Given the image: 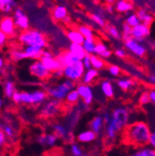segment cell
<instances>
[{
	"mask_svg": "<svg viewBox=\"0 0 155 156\" xmlns=\"http://www.w3.org/2000/svg\"><path fill=\"white\" fill-rule=\"evenodd\" d=\"M150 134L149 126L145 122L139 121L126 125L121 130L120 139L125 145L142 148L149 144Z\"/></svg>",
	"mask_w": 155,
	"mask_h": 156,
	"instance_id": "obj_1",
	"label": "cell"
},
{
	"mask_svg": "<svg viewBox=\"0 0 155 156\" xmlns=\"http://www.w3.org/2000/svg\"><path fill=\"white\" fill-rule=\"evenodd\" d=\"M19 40L25 46L37 47L42 49L47 46V40L45 35L37 30L23 31L19 35Z\"/></svg>",
	"mask_w": 155,
	"mask_h": 156,
	"instance_id": "obj_2",
	"label": "cell"
},
{
	"mask_svg": "<svg viewBox=\"0 0 155 156\" xmlns=\"http://www.w3.org/2000/svg\"><path fill=\"white\" fill-rule=\"evenodd\" d=\"M66 111V106L61 103L60 101H51L44 105L39 112V118L41 119H50L60 115L62 112Z\"/></svg>",
	"mask_w": 155,
	"mask_h": 156,
	"instance_id": "obj_3",
	"label": "cell"
},
{
	"mask_svg": "<svg viewBox=\"0 0 155 156\" xmlns=\"http://www.w3.org/2000/svg\"><path fill=\"white\" fill-rule=\"evenodd\" d=\"M75 87V84L73 81L66 80L63 83L53 87L48 88V95L53 97L57 101H62L66 97V95Z\"/></svg>",
	"mask_w": 155,
	"mask_h": 156,
	"instance_id": "obj_4",
	"label": "cell"
},
{
	"mask_svg": "<svg viewBox=\"0 0 155 156\" xmlns=\"http://www.w3.org/2000/svg\"><path fill=\"white\" fill-rule=\"evenodd\" d=\"M129 119V113L125 108H117L115 109L111 116L110 124H111L114 127L121 131L126 125Z\"/></svg>",
	"mask_w": 155,
	"mask_h": 156,
	"instance_id": "obj_5",
	"label": "cell"
},
{
	"mask_svg": "<svg viewBox=\"0 0 155 156\" xmlns=\"http://www.w3.org/2000/svg\"><path fill=\"white\" fill-rule=\"evenodd\" d=\"M85 67L83 65L82 61L76 62L73 65L66 66L62 68V74L67 77L71 81H77L82 78L85 73Z\"/></svg>",
	"mask_w": 155,
	"mask_h": 156,
	"instance_id": "obj_6",
	"label": "cell"
},
{
	"mask_svg": "<svg viewBox=\"0 0 155 156\" xmlns=\"http://www.w3.org/2000/svg\"><path fill=\"white\" fill-rule=\"evenodd\" d=\"M29 72L33 76L38 78V79H40V80H47L50 76V73L44 67L40 60L35 61L30 65Z\"/></svg>",
	"mask_w": 155,
	"mask_h": 156,
	"instance_id": "obj_7",
	"label": "cell"
},
{
	"mask_svg": "<svg viewBox=\"0 0 155 156\" xmlns=\"http://www.w3.org/2000/svg\"><path fill=\"white\" fill-rule=\"evenodd\" d=\"M125 46L128 50H130L133 54L137 55L138 57H143L147 53V49L142 45V43L135 40V39L132 37L125 39Z\"/></svg>",
	"mask_w": 155,
	"mask_h": 156,
	"instance_id": "obj_8",
	"label": "cell"
},
{
	"mask_svg": "<svg viewBox=\"0 0 155 156\" xmlns=\"http://www.w3.org/2000/svg\"><path fill=\"white\" fill-rule=\"evenodd\" d=\"M150 26L143 23H139L137 26L132 27L131 30V37L140 43H142V41L150 35Z\"/></svg>",
	"mask_w": 155,
	"mask_h": 156,
	"instance_id": "obj_9",
	"label": "cell"
},
{
	"mask_svg": "<svg viewBox=\"0 0 155 156\" xmlns=\"http://www.w3.org/2000/svg\"><path fill=\"white\" fill-rule=\"evenodd\" d=\"M13 20H14L15 26H17L19 29H21L23 31H26L29 29V25H30L29 19L25 15V13L23 9H16V10L14 11Z\"/></svg>",
	"mask_w": 155,
	"mask_h": 156,
	"instance_id": "obj_10",
	"label": "cell"
},
{
	"mask_svg": "<svg viewBox=\"0 0 155 156\" xmlns=\"http://www.w3.org/2000/svg\"><path fill=\"white\" fill-rule=\"evenodd\" d=\"M0 31H1L7 37L12 36L16 31V26L14 23L13 18L9 16L4 17L1 20V22H0Z\"/></svg>",
	"mask_w": 155,
	"mask_h": 156,
	"instance_id": "obj_11",
	"label": "cell"
},
{
	"mask_svg": "<svg viewBox=\"0 0 155 156\" xmlns=\"http://www.w3.org/2000/svg\"><path fill=\"white\" fill-rule=\"evenodd\" d=\"M40 62L43 63L44 67L49 72V73H55L59 70L62 69V66L61 65L60 62L57 60V58L52 57H41Z\"/></svg>",
	"mask_w": 155,
	"mask_h": 156,
	"instance_id": "obj_12",
	"label": "cell"
},
{
	"mask_svg": "<svg viewBox=\"0 0 155 156\" xmlns=\"http://www.w3.org/2000/svg\"><path fill=\"white\" fill-rule=\"evenodd\" d=\"M76 91L78 93L79 97L83 99V101L86 105H90L93 101V91L91 87L87 85L81 84L77 87Z\"/></svg>",
	"mask_w": 155,
	"mask_h": 156,
	"instance_id": "obj_13",
	"label": "cell"
},
{
	"mask_svg": "<svg viewBox=\"0 0 155 156\" xmlns=\"http://www.w3.org/2000/svg\"><path fill=\"white\" fill-rule=\"evenodd\" d=\"M57 60L60 62L61 65L63 67H66V66H71V65H73L76 62L80 61L77 56L73 53H72L71 51H66L62 54H61L59 57L57 58Z\"/></svg>",
	"mask_w": 155,
	"mask_h": 156,
	"instance_id": "obj_14",
	"label": "cell"
},
{
	"mask_svg": "<svg viewBox=\"0 0 155 156\" xmlns=\"http://www.w3.org/2000/svg\"><path fill=\"white\" fill-rule=\"evenodd\" d=\"M48 98V93L44 90H35L30 93L31 105H40Z\"/></svg>",
	"mask_w": 155,
	"mask_h": 156,
	"instance_id": "obj_15",
	"label": "cell"
},
{
	"mask_svg": "<svg viewBox=\"0 0 155 156\" xmlns=\"http://www.w3.org/2000/svg\"><path fill=\"white\" fill-rule=\"evenodd\" d=\"M23 51L24 54V58H37V60H39L42 55L43 49L37 47L26 46V48Z\"/></svg>",
	"mask_w": 155,
	"mask_h": 156,
	"instance_id": "obj_16",
	"label": "cell"
},
{
	"mask_svg": "<svg viewBox=\"0 0 155 156\" xmlns=\"http://www.w3.org/2000/svg\"><path fill=\"white\" fill-rule=\"evenodd\" d=\"M57 139L58 138L54 134H48V135L42 134L38 136L37 140L43 146H53L56 143Z\"/></svg>",
	"mask_w": 155,
	"mask_h": 156,
	"instance_id": "obj_17",
	"label": "cell"
},
{
	"mask_svg": "<svg viewBox=\"0 0 155 156\" xmlns=\"http://www.w3.org/2000/svg\"><path fill=\"white\" fill-rule=\"evenodd\" d=\"M54 135L58 139H63L65 140H70L69 136H71V133H69L68 128L64 127L62 125H55L54 126Z\"/></svg>",
	"mask_w": 155,
	"mask_h": 156,
	"instance_id": "obj_18",
	"label": "cell"
},
{
	"mask_svg": "<svg viewBox=\"0 0 155 156\" xmlns=\"http://www.w3.org/2000/svg\"><path fill=\"white\" fill-rule=\"evenodd\" d=\"M67 37L71 41V43H72V44L82 45L84 40H85V38L79 33L78 30H70V31H68L67 32Z\"/></svg>",
	"mask_w": 155,
	"mask_h": 156,
	"instance_id": "obj_19",
	"label": "cell"
},
{
	"mask_svg": "<svg viewBox=\"0 0 155 156\" xmlns=\"http://www.w3.org/2000/svg\"><path fill=\"white\" fill-rule=\"evenodd\" d=\"M52 16L56 21H63L66 17H68L67 9L64 6H57L52 11Z\"/></svg>",
	"mask_w": 155,
	"mask_h": 156,
	"instance_id": "obj_20",
	"label": "cell"
},
{
	"mask_svg": "<svg viewBox=\"0 0 155 156\" xmlns=\"http://www.w3.org/2000/svg\"><path fill=\"white\" fill-rule=\"evenodd\" d=\"M134 6L131 2L127 1V0H118L117 3L115 5V9L118 12L121 13H125L128 11L133 10Z\"/></svg>",
	"mask_w": 155,
	"mask_h": 156,
	"instance_id": "obj_21",
	"label": "cell"
},
{
	"mask_svg": "<svg viewBox=\"0 0 155 156\" xmlns=\"http://www.w3.org/2000/svg\"><path fill=\"white\" fill-rule=\"evenodd\" d=\"M138 16V18L139 19V21L141 23L143 24H146V25H150V23H152L153 21V17L151 14H150L149 12H147L145 9H139L138 12L136 13Z\"/></svg>",
	"mask_w": 155,
	"mask_h": 156,
	"instance_id": "obj_22",
	"label": "cell"
},
{
	"mask_svg": "<svg viewBox=\"0 0 155 156\" xmlns=\"http://www.w3.org/2000/svg\"><path fill=\"white\" fill-rule=\"evenodd\" d=\"M102 125H103V120L101 116H96L92 119V121L90 122V128L91 131H93L95 134L98 135L101 128H102Z\"/></svg>",
	"mask_w": 155,
	"mask_h": 156,
	"instance_id": "obj_23",
	"label": "cell"
},
{
	"mask_svg": "<svg viewBox=\"0 0 155 156\" xmlns=\"http://www.w3.org/2000/svg\"><path fill=\"white\" fill-rule=\"evenodd\" d=\"M96 139H97V134H95L91 130L82 132L78 135V136H77V140H78L80 142H91V141L95 140Z\"/></svg>",
	"mask_w": 155,
	"mask_h": 156,
	"instance_id": "obj_24",
	"label": "cell"
},
{
	"mask_svg": "<svg viewBox=\"0 0 155 156\" xmlns=\"http://www.w3.org/2000/svg\"><path fill=\"white\" fill-rule=\"evenodd\" d=\"M17 6L15 0H0V10L4 13H9Z\"/></svg>",
	"mask_w": 155,
	"mask_h": 156,
	"instance_id": "obj_25",
	"label": "cell"
},
{
	"mask_svg": "<svg viewBox=\"0 0 155 156\" xmlns=\"http://www.w3.org/2000/svg\"><path fill=\"white\" fill-rule=\"evenodd\" d=\"M98 74H99V73H98V70H95V69H93V68H91V69H88L86 72H85L84 73V76H82L83 77V79H82V81H83V84H85V85H88V84H90L95 78L98 76Z\"/></svg>",
	"mask_w": 155,
	"mask_h": 156,
	"instance_id": "obj_26",
	"label": "cell"
},
{
	"mask_svg": "<svg viewBox=\"0 0 155 156\" xmlns=\"http://www.w3.org/2000/svg\"><path fill=\"white\" fill-rule=\"evenodd\" d=\"M66 100H65V105L66 106H73L75 103H77L79 100V95L77 93L76 90H71L67 95H66Z\"/></svg>",
	"mask_w": 155,
	"mask_h": 156,
	"instance_id": "obj_27",
	"label": "cell"
},
{
	"mask_svg": "<svg viewBox=\"0 0 155 156\" xmlns=\"http://www.w3.org/2000/svg\"><path fill=\"white\" fill-rule=\"evenodd\" d=\"M69 51H71L72 53L75 54L77 56V58H79L80 61L83 60V58L86 56V52L83 49L82 45H78V44H71L69 47Z\"/></svg>",
	"mask_w": 155,
	"mask_h": 156,
	"instance_id": "obj_28",
	"label": "cell"
},
{
	"mask_svg": "<svg viewBox=\"0 0 155 156\" xmlns=\"http://www.w3.org/2000/svg\"><path fill=\"white\" fill-rule=\"evenodd\" d=\"M90 61H91V66L95 70H100V69L104 68V66H105V62L99 56L90 55Z\"/></svg>",
	"mask_w": 155,
	"mask_h": 156,
	"instance_id": "obj_29",
	"label": "cell"
},
{
	"mask_svg": "<svg viewBox=\"0 0 155 156\" xmlns=\"http://www.w3.org/2000/svg\"><path fill=\"white\" fill-rule=\"evenodd\" d=\"M78 31L85 39H87V40H95V35L93 34V31L88 26L81 25L78 28Z\"/></svg>",
	"mask_w": 155,
	"mask_h": 156,
	"instance_id": "obj_30",
	"label": "cell"
},
{
	"mask_svg": "<svg viewBox=\"0 0 155 156\" xmlns=\"http://www.w3.org/2000/svg\"><path fill=\"white\" fill-rule=\"evenodd\" d=\"M101 90H102L103 94L107 98H109V99H111V98H113L114 92H113V87H112V85L111 84V82H109V81L102 82V84H101Z\"/></svg>",
	"mask_w": 155,
	"mask_h": 156,
	"instance_id": "obj_31",
	"label": "cell"
},
{
	"mask_svg": "<svg viewBox=\"0 0 155 156\" xmlns=\"http://www.w3.org/2000/svg\"><path fill=\"white\" fill-rule=\"evenodd\" d=\"M95 46H96L95 40H87V39H85L83 44H82L84 51L86 52V54H88V55H93L94 54Z\"/></svg>",
	"mask_w": 155,
	"mask_h": 156,
	"instance_id": "obj_32",
	"label": "cell"
},
{
	"mask_svg": "<svg viewBox=\"0 0 155 156\" xmlns=\"http://www.w3.org/2000/svg\"><path fill=\"white\" fill-rule=\"evenodd\" d=\"M125 23L128 24L130 27H135V26H137L138 24H139V23H140V21H139V19L138 18L137 14L132 13V14H130V15L126 18Z\"/></svg>",
	"mask_w": 155,
	"mask_h": 156,
	"instance_id": "obj_33",
	"label": "cell"
},
{
	"mask_svg": "<svg viewBox=\"0 0 155 156\" xmlns=\"http://www.w3.org/2000/svg\"><path fill=\"white\" fill-rule=\"evenodd\" d=\"M4 92L6 97L8 98H11L13 93L15 92V86L14 83L12 81H7L4 87Z\"/></svg>",
	"mask_w": 155,
	"mask_h": 156,
	"instance_id": "obj_34",
	"label": "cell"
},
{
	"mask_svg": "<svg viewBox=\"0 0 155 156\" xmlns=\"http://www.w3.org/2000/svg\"><path fill=\"white\" fill-rule=\"evenodd\" d=\"M117 85L119 86L120 88L126 91L134 85V81L132 79H121L117 82Z\"/></svg>",
	"mask_w": 155,
	"mask_h": 156,
	"instance_id": "obj_35",
	"label": "cell"
},
{
	"mask_svg": "<svg viewBox=\"0 0 155 156\" xmlns=\"http://www.w3.org/2000/svg\"><path fill=\"white\" fill-rule=\"evenodd\" d=\"M108 32H109L110 35H111V37H113L114 39H117V40H119V39L122 38V35H121L119 30H118L117 28H116L115 26H111V27H109Z\"/></svg>",
	"mask_w": 155,
	"mask_h": 156,
	"instance_id": "obj_36",
	"label": "cell"
},
{
	"mask_svg": "<svg viewBox=\"0 0 155 156\" xmlns=\"http://www.w3.org/2000/svg\"><path fill=\"white\" fill-rule=\"evenodd\" d=\"M11 58H13L14 61L19 62V61H22L24 58V54L23 50H13L11 52Z\"/></svg>",
	"mask_w": 155,
	"mask_h": 156,
	"instance_id": "obj_37",
	"label": "cell"
},
{
	"mask_svg": "<svg viewBox=\"0 0 155 156\" xmlns=\"http://www.w3.org/2000/svg\"><path fill=\"white\" fill-rule=\"evenodd\" d=\"M91 19L94 23H96L100 26H105V21L103 20V18L99 15V14H92L91 15Z\"/></svg>",
	"mask_w": 155,
	"mask_h": 156,
	"instance_id": "obj_38",
	"label": "cell"
},
{
	"mask_svg": "<svg viewBox=\"0 0 155 156\" xmlns=\"http://www.w3.org/2000/svg\"><path fill=\"white\" fill-rule=\"evenodd\" d=\"M108 48L106 47L105 44L103 43H96V46H95V49H94V54H97V55H100L104 50H106Z\"/></svg>",
	"mask_w": 155,
	"mask_h": 156,
	"instance_id": "obj_39",
	"label": "cell"
},
{
	"mask_svg": "<svg viewBox=\"0 0 155 156\" xmlns=\"http://www.w3.org/2000/svg\"><path fill=\"white\" fill-rule=\"evenodd\" d=\"M150 100L149 92H144V93H142V95H141L140 98H139V104H140V105H146V104L150 103Z\"/></svg>",
	"mask_w": 155,
	"mask_h": 156,
	"instance_id": "obj_40",
	"label": "cell"
},
{
	"mask_svg": "<svg viewBox=\"0 0 155 156\" xmlns=\"http://www.w3.org/2000/svg\"><path fill=\"white\" fill-rule=\"evenodd\" d=\"M21 103L24 104H30L31 100H30V93L28 92H21Z\"/></svg>",
	"mask_w": 155,
	"mask_h": 156,
	"instance_id": "obj_41",
	"label": "cell"
},
{
	"mask_svg": "<svg viewBox=\"0 0 155 156\" xmlns=\"http://www.w3.org/2000/svg\"><path fill=\"white\" fill-rule=\"evenodd\" d=\"M131 30H132V27H130L128 24L125 23L123 25V37L125 39L131 37Z\"/></svg>",
	"mask_w": 155,
	"mask_h": 156,
	"instance_id": "obj_42",
	"label": "cell"
},
{
	"mask_svg": "<svg viewBox=\"0 0 155 156\" xmlns=\"http://www.w3.org/2000/svg\"><path fill=\"white\" fill-rule=\"evenodd\" d=\"M82 62H83V65H84L85 69L88 70V69H91L92 68V66H91V61H90V55L86 54V56L83 58Z\"/></svg>",
	"mask_w": 155,
	"mask_h": 156,
	"instance_id": "obj_43",
	"label": "cell"
},
{
	"mask_svg": "<svg viewBox=\"0 0 155 156\" xmlns=\"http://www.w3.org/2000/svg\"><path fill=\"white\" fill-rule=\"evenodd\" d=\"M109 71L111 73V74H112L113 76H118L120 74V68L118 66H116V65H111L109 67Z\"/></svg>",
	"mask_w": 155,
	"mask_h": 156,
	"instance_id": "obj_44",
	"label": "cell"
},
{
	"mask_svg": "<svg viewBox=\"0 0 155 156\" xmlns=\"http://www.w3.org/2000/svg\"><path fill=\"white\" fill-rule=\"evenodd\" d=\"M72 153L73 156H81L82 155V151L76 144H72Z\"/></svg>",
	"mask_w": 155,
	"mask_h": 156,
	"instance_id": "obj_45",
	"label": "cell"
},
{
	"mask_svg": "<svg viewBox=\"0 0 155 156\" xmlns=\"http://www.w3.org/2000/svg\"><path fill=\"white\" fill-rule=\"evenodd\" d=\"M12 100L16 104H20L21 103V92L15 91L12 95Z\"/></svg>",
	"mask_w": 155,
	"mask_h": 156,
	"instance_id": "obj_46",
	"label": "cell"
},
{
	"mask_svg": "<svg viewBox=\"0 0 155 156\" xmlns=\"http://www.w3.org/2000/svg\"><path fill=\"white\" fill-rule=\"evenodd\" d=\"M114 54L117 56L118 58H125V56H126V52L124 50V49H122V48H118V49H116L115 51H114Z\"/></svg>",
	"mask_w": 155,
	"mask_h": 156,
	"instance_id": "obj_47",
	"label": "cell"
},
{
	"mask_svg": "<svg viewBox=\"0 0 155 156\" xmlns=\"http://www.w3.org/2000/svg\"><path fill=\"white\" fill-rule=\"evenodd\" d=\"M111 54H112V52L110 50V49H106V50H104L100 55V57L101 58H110L111 56Z\"/></svg>",
	"mask_w": 155,
	"mask_h": 156,
	"instance_id": "obj_48",
	"label": "cell"
},
{
	"mask_svg": "<svg viewBox=\"0 0 155 156\" xmlns=\"http://www.w3.org/2000/svg\"><path fill=\"white\" fill-rule=\"evenodd\" d=\"M6 142V135L2 130H0V147L3 146Z\"/></svg>",
	"mask_w": 155,
	"mask_h": 156,
	"instance_id": "obj_49",
	"label": "cell"
},
{
	"mask_svg": "<svg viewBox=\"0 0 155 156\" xmlns=\"http://www.w3.org/2000/svg\"><path fill=\"white\" fill-rule=\"evenodd\" d=\"M150 143V145L152 147L155 146V134L154 133H151L150 136V140H149V144Z\"/></svg>",
	"mask_w": 155,
	"mask_h": 156,
	"instance_id": "obj_50",
	"label": "cell"
},
{
	"mask_svg": "<svg viewBox=\"0 0 155 156\" xmlns=\"http://www.w3.org/2000/svg\"><path fill=\"white\" fill-rule=\"evenodd\" d=\"M110 119H111V116H110V113L109 112H105L104 115H103V123H105L106 125H108V123L110 122Z\"/></svg>",
	"mask_w": 155,
	"mask_h": 156,
	"instance_id": "obj_51",
	"label": "cell"
},
{
	"mask_svg": "<svg viewBox=\"0 0 155 156\" xmlns=\"http://www.w3.org/2000/svg\"><path fill=\"white\" fill-rule=\"evenodd\" d=\"M149 96H150V102L154 104V102H155V92H154V90H153V89H152L150 92H149Z\"/></svg>",
	"mask_w": 155,
	"mask_h": 156,
	"instance_id": "obj_52",
	"label": "cell"
},
{
	"mask_svg": "<svg viewBox=\"0 0 155 156\" xmlns=\"http://www.w3.org/2000/svg\"><path fill=\"white\" fill-rule=\"evenodd\" d=\"M6 40H7V36L1 31H0V44L3 45L6 42Z\"/></svg>",
	"mask_w": 155,
	"mask_h": 156,
	"instance_id": "obj_53",
	"label": "cell"
},
{
	"mask_svg": "<svg viewBox=\"0 0 155 156\" xmlns=\"http://www.w3.org/2000/svg\"><path fill=\"white\" fill-rule=\"evenodd\" d=\"M4 64H5V62H4V58L0 56V71L2 70V68L4 67Z\"/></svg>",
	"mask_w": 155,
	"mask_h": 156,
	"instance_id": "obj_54",
	"label": "cell"
},
{
	"mask_svg": "<svg viewBox=\"0 0 155 156\" xmlns=\"http://www.w3.org/2000/svg\"><path fill=\"white\" fill-rule=\"evenodd\" d=\"M147 156H155V151H154V150H149Z\"/></svg>",
	"mask_w": 155,
	"mask_h": 156,
	"instance_id": "obj_55",
	"label": "cell"
},
{
	"mask_svg": "<svg viewBox=\"0 0 155 156\" xmlns=\"http://www.w3.org/2000/svg\"><path fill=\"white\" fill-rule=\"evenodd\" d=\"M149 79H150V81L151 84H154V82H155V77H154V75H150L149 77Z\"/></svg>",
	"mask_w": 155,
	"mask_h": 156,
	"instance_id": "obj_56",
	"label": "cell"
},
{
	"mask_svg": "<svg viewBox=\"0 0 155 156\" xmlns=\"http://www.w3.org/2000/svg\"><path fill=\"white\" fill-rule=\"evenodd\" d=\"M100 1L105 2V3H108V4H111V3H113L114 0H100Z\"/></svg>",
	"mask_w": 155,
	"mask_h": 156,
	"instance_id": "obj_57",
	"label": "cell"
},
{
	"mask_svg": "<svg viewBox=\"0 0 155 156\" xmlns=\"http://www.w3.org/2000/svg\"><path fill=\"white\" fill-rule=\"evenodd\" d=\"M133 156H143V155H142V152H141V151H140L137 152V153H136V154H134Z\"/></svg>",
	"mask_w": 155,
	"mask_h": 156,
	"instance_id": "obj_58",
	"label": "cell"
},
{
	"mask_svg": "<svg viewBox=\"0 0 155 156\" xmlns=\"http://www.w3.org/2000/svg\"><path fill=\"white\" fill-rule=\"evenodd\" d=\"M108 10H109L110 12H112V11H113V9H111V7L109 6V7H108Z\"/></svg>",
	"mask_w": 155,
	"mask_h": 156,
	"instance_id": "obj_59",
	"label": "cell"
},
{
	"mask_svg": "<svg viewBox=\"0 0 155 156\" xmlns=\"http://www.w3.org/2000/svg\"><path fill=\"white\" fill-rule=\"evenodd\" d=\"M2 107V100H1V98H0V109H1Z\"/></svg>",
	"mask_w": 155,
	"mask_h": 156,
	"instance_id": "obj_60",
	"label": "cell"
},
{
	"mask_svg": "<svg viewBox=\"0 0 155 156\" xmlns=\"http://www.w3.org/2000/svg\"><path fill=\"white\" fill-rule=\"evenodd\" d=\"M1 48H2V45H1V44H0V49H1Z\"/></svg>",
	"mask_w": 155,
	"mask_h": 156,
	"instance_id": "obj_61",
	"label": "cell"
},
{
	"mask_svg": "<svg viewBox=\"0 0 155 156\" xmlns=\"http://www.w3.org/2000/svg\"><path fill=\"white\" fill-rule=\"evenodd\" d=\"M81 156H82V155H81ZM83 156H84V155H83Z\"/></svg>",
	"mask_w": 155,
	"mask_h": 156,
	"instance_id": "obj_62",
	"label": "cell"
}]
</instances>
